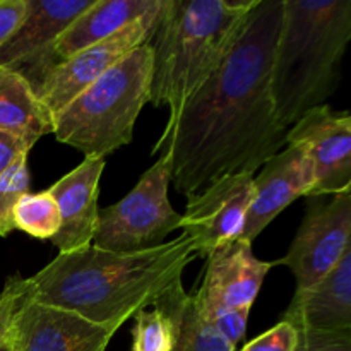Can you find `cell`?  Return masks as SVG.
<instances>
[{"instance_id": "1", "label": "cell", "mask_w": 351, "mask_h": 351, "mask_svg": "<svg viewBox=\"0 0 351 351\" xmlns=\"http://www.w3.org/2000/svg\"><path fill=\"white\" fill-rule=\"evenodd\" d=\"M281 17L283 0H259L218 71L170 112L151 153L167 160L180 195L192 197L225 175H256L287 146L271 95Z\"/></svg>"}, {"instance_id": "2", "label": "cell", "mask_w": 351, "mask_h": 351, "mask_svg": "<svg viewBox=\"0 0 351 351\" xmlns=\"http://www.w3.org/2000/svg\"><path fill=\"white\" fill-rule=\"evenodd\" d=\"M197 259L194 239H177L139 252H110L95 245L58 254L24 278V298L74 312L93 324H119L151 307Z\"/></svg>"}, {"instance_id": "3", "label": "cell", "mask_w": 351, "mask_h": 351, "mask_svg": "<svg viewBox=\"0 0 351 351\" xmlns=\"http://www.w3.org/2000/svg\"><path fill=\"white\" fill-rule=\"evenodd\" d=\"M350 40L351 0H283L271 95L285 129L308 110L328 105L341 81Z\"/></svg>"}, {"instance_id": "4", "label": "cell", "mask_w": 351, "mask_h": 351, "mask_svg": "<svg viewBox=\"0 0 351 351\" xmlns=\"http://www.w3.org/2000/svg\"><path fill=\"white\" fill-rule=\"evenodd\" d=\"M259 0H165L154 33L149 103L180 108L215 74Z\"/></svg>"}, {"instance_id": "5", "label": "cell", "mask_w": 351, "mask_h": 351, "mask_svg": "<svg viewBox=\"0 0 351 351\" xmlns=\"http://www.w3.org/2000/svg\"><path fill=\"white\" fill-rule=\"evenodd\" d=\"M151 69V43L130 51L53 117L55 139L82 151L84 158L105 160L127 146L149 101Z\"/></svg>"}, {"instance_id": "6", "label": "cell", "mask_w": 351, "mask_h": 351, "mask_svg": "<svg viewBox=\"0 0 351 351\" xmlns=\"http://www.w3.org/2000/svg\"><path fill=\"white\" fill-rule=\"evenodd\" d=\"M170 170L163 156L147 168L123 199L98 213L93 245L110 252H139L165 243L182 226L168 201Z\"/></svg>"}, {"instance_id": "7", "label": "cell", "mask_w": 351, "mask_h": 351, "mask_svg": "<svg viewBox=\"0 0 351 351\" xmlns=\"http://www.w3.org/2000/svg\"><path fill=\"white\" fill-rule=\"evenodd\" d=\"M351 249V191L328 202L308 204L290 249L274 266H287L297 281V291L307 290L335 269Z\"/></svg>"}, {"instance_id": "8", "label": "cell", "mask_w": 351, "mask_h": 351, "mask_svg": "<svg viewBox=\"0 0 351 351\" xmlns=\"http://www.w3.org/2000/svg\"><path fill=\"white\" fill-rule=\"evenodd\" d=\"M95 0H26V14L0 47V69L23 75L40 93L48 72L58 64L55 45L69 24Z\"/></svg>"}, {"instance_id": "9", "label": "cell", "mask_w": 351, "mask_h": 351, "mask_svg": "<svg viewBox=\"0 0 351 351\" xmlns=\"http://www.w3.org/2000/svg\"><path fill=\"white\" fill-rule=\"evenodd\" d=\"M163 7L165 0H160V3L153 10L130 23L119 33L84 48L67 60L55 65L48 72L38 93L40 99L53 113V117L65 105H69L82 89L101 77L130 51L149 43L161 21Z\"/></svg>"}, {"instance_id": "10", "label": "cell", "mask_w": 351, "mask_h": 351, "mask_svg": "<svg viewBox=\"0 0 351 351\" xmlns=\"http://www.w3.org/2000/svg\"><path fill=\"white\" fill-rule=\"evenodd\" d=\"M287 146L304 149L314 168L308 199L351 191V115L329 105L302 115L287 130Z\"/></svg>"}, {"instance_id": "11", "label": "cell", "mask_w": 351, "mask_h": 351, "mask_svg": "<svg viewBox=\"0 0 351 351\" xmlns=\"http://www.w3.org/2000/svg\"><path fill=\"white\" fill-rule=\"evenodd\" d=\"M120 328L93 324L74 312L23 298L14 312L7 345L12 351H106Z\"/></svg>"}, {"instance_id": "12", "label": "cell", "mask_w": 351, "mask_h": 351, "mask_svg": "<svg viewBox=\"0 0 351 351\" xmlns=\"http://www.w3.org/2000/svg\"><path fill=\"white\" fill-rule=\"evenodd\" d=\"M254 173H233L218 178L187 199L182 215L185 235L194 239L197 257L206 259L213 250L240 239L252 201Z\"/></svg>"}, {"instance_id": "13", "label": "cell", "mask_w": 351, "mask_h": 351, "mask_svg": "<svg viewBox=\"0 0 351 351\" xmlns=\"http://www.w3.org/2000/svg\"><path fill=\"white\" fill-rule=\"evenodd\" d=\"M201 288L192 293L202 315L221 308H252L274 263L254 256L252 243L237 239L206 257Z\"/></svg>"}, {"instance_id": "14", "label": "cell", "mask_w": 351, "mask_h": 351, "mask_svg": "<svg viewBox=\"0 0 351 351\" xmlns=\"http://www.w3.org/2000/svg\"><path fill=\"white\" fill-rule=\"evenodd\" d=\"M314 187V168L304 149L285 146L254 175L252 201L240 240L252 243L298 197H308Z\"/></svg>"}, {"instance_id": "15", "label": "cell", "mask_w": 351, "mask_h": 351, "mask_svg": "<svg viewBox=\"0 0 351 351\" xmlns=\"http://www.w3.org/2000/svg\"><path fill=\"white\" fill-rule=\"evenodd\" d=\"M105 165V158H84L81 165L48 189L60 213V228L50 242L60 254L93 245L98 226L99 178Z\"/></svg>"}, {"instance_id": "16", "label": "cell", "mask_w": 351, "mask_h": 351, "mask_svg": "<svg viewBox=\"0 0 351 351\" xmlns=\"http://www.w3.org/2000/svg\"><path fill=\"white\" fill-rule=\"evenodd\" d=\"M281 321L298 331L351 329V249L319 283L295 290Z\"/></svg>"}, {"instance_id": "17", "label": "cell", "mask_w": 351, "mask_h": 351, "mask_svg": "<svg viewBox=\"0 0 351 351\" xmlns=\"http://www.w3.org/2000/svg\"><path fill=\"white\" fill-rule=\"evenodd\" d=\"M158 3L160 0H95L58 38L55 58L60 64L84 48L106 40L153 10Z\"/></svg>"}, {"instance_id": "18", "label": "cell", "mask_w": 351, "mask_h": 351, "mask_svg": "<svg viewBox=\"0 0 351 351\" xmlns=\"http://www.w3.org/2000/svg\"><path fill=\"white\" fill-rule=\"evenodd\" d=\"M53 113L29 82L16 72L0 69V132L33 147L41 137L53 134Z\"/></svg>"}, {"instance_id": "19", "label": "cell", "mask_w": 351, "mask_h": 351, "mask_svg": "<svg viewBox=\"0 0 351 351\" xmlns=\"http://www.w3.org/2000/svg\"><path fill=\"white\" fill-rule=\"evenodd\" d=\"M182 281L161 295L151 307L134 314L132 351H171L177 341L182 307L187 298Z\"/></svg>"}, {"instance_id": "20", "label": "cell", "mask_w": 351, "mask_h": 351, "mask_svg": "<svg viewBox=\"0 0 351 351\" xmlns=\"http://www.w3.org/2000/svg\"><path fill=\"white\" fill-rule=\"evenodd\" d=\"M14 226L26 235L40 240H50L60 228V213L50 192L24 194L12 213Z\"/></svg>"}, {"instance_id": "21", "label": "cell", "mask_w": 351, "mask_h": 351, "mask_svg": "<svg viewBox=\"0 0 351 351\" xmlns=\"http://www.w3.org/2000/svg\"><path fill=\"white\" fill-rule=\"evenodd\" d=\"M171 351H237L213 329L195 305L192 293L187 295L182 307L177 341Z\"/></svg>"}, {"instance_id": "22", "label": "cell", "mask_w": 351, "mask_h": 351, "mask_svg": "<svg viewBox=\"0 0 351 351\" xmlns=\"http://www.w3.org/2000/svg\"><path fill=\"white\" fill-rule=\"evenodd\" d=\"M29 192L27 158H21L0 175V237H9L16 230L12 219L14 208L24 194Z\"/></svg>"}, {"instance_id": "23", "label": "cell", "mask_w": 351, "mask_h": 351, "mask_svg": "<svg viewBox=\"0 0 351 351\" xmlns=\"http://www.w3.org/2000/svg\"><path fill=\"white\" fill-rule=\"evenodd\" d=\"M249 314V308H221V311L204 315V319L223 339L237 346L247 335Z\"/></svg>"}, {"instance_id": "24", "label": "cell", "mask_w": 351, "mask_h": 351, "mask_svg": "<svg viewBox=\"0 0 351 351\" xmlns=\"http://www.w3.org/2000/svg\"><path fill=\"white\" fill-rule=\"evenodd\" d=\"M300 341V331L288 322L280 321L256 339L242 346L240 351H295Z\"/></svg>"}, {"instance_id": "25", "label": "cell", "mask_w": 351, "mask_h": 351, "mask_svg": "<svg viewBox=\"0 0 351 351\" xmlns=\"http://www.w3.org/2000/svg\"><path fill=\"white\" fill-rule=\"evenodd\" d=\"M295 351H351V329L300 331V341Z\"/></svg>"}, {"instance_id": "26", "label": "cell", "mask_w": 351, "mask_h": 351, "mask_svg": "<svg viewBox=\"0 0 351 351\" xmlns=\"http://www.w3.org/2000/svg\"><path fill=\"white\" fill-rule=\"evenodd\" d=\"M23 281L24 278L21 276L7 278L5 287L0 291V343H7V332H9L14 312L17 311L21 300L24 298Z\"/></svg>"}, {"instance_id": "27", "label": "cell", "mask_w": 351, "mask_h": 351, "mask_svg": "<svg viewBox=\"0 0 351 351\" xmlns=\"http://www.w3.org/2000/svg\"><path fill=\"white\" fill-rule=\"evenodd\" d=\"M26 14V0H0V47L19 27Z\"/></svg>"}, {"instance_id": "28", "label": "cell", "mask_w": 351, "mask_h": 351, "mask_svg": "<svg viewBox=\"0 0 351 351\" xmlns=\"http://www.w3.org/2000/svg\"><path fill=\"white\" fill-rule=\"evenodd\" d=\"M29 151L31 147L24 141L7 132H0V175L9 170L21 158H27Z\"/></svg>"}, {"instance_id": "29", "label": "cell", "mask_w": 351, "mask_h": 351, "mask_svg": "<svg viewBox=\"0 0 351 351\" xmlns=\"http://www.w3.org/2000/svg\"><path fill=\"white\" fill-rule=\"evenodd\" d=\"M0 351H12V350H10V346L7 345V343H0Z\"/></svg>"}]
</instances>
